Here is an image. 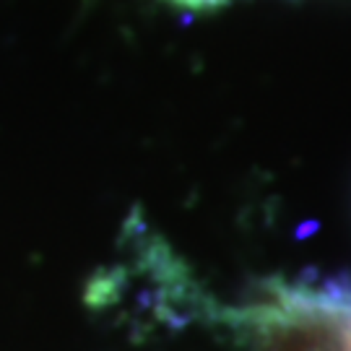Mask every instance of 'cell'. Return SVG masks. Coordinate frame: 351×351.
Masks as SVG:
<instances>
[{"label": "cell", "instance_id": "cell-2", "mask_svg": "<svg viewBox=\"0 0 351 351\" xmlns=\"http://www.w3.org/2000/svg\"><path fill=\"white\" fill-rule=\"evenodd\" d=\"M349 351H351V330H349Z\"/></svg>", "mask_w": 351, "mask_h": 351}, {"label": "cell", "instance_id": "cell-1", "mask_svg": "<svg viewBox=\"0 0 351 351\" xmlns=\"http://www.w3.org/2000/svg\"><path fill=\"white\" fill-rule=\"evenodd\" d=\"M180 5H190V8H208V5H219L224 0H175Z\"/></svg>", "mask_w": 351, "mask_h": 351}]
</instances>
